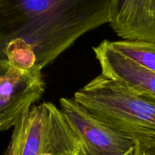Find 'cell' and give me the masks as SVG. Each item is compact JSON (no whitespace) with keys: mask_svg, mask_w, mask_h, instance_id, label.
Returning a JSON list of instances; mask_svg holds the SVG:
<instances>
[{"mask_svg":"<svg viewBox=\"0 0 155 155\" xmlns=\"http://www.w3.org/2000/svg\"><path fill=\"white\" fill-rule=\"evenodd\" d=\"M93 51L102 75L135 93L155 97V72L115 51L109 40L93 47Z\"/></svg>","mask_w":155,"mask_h":155,"instance_id":"cell-5","label":"cell"},{"mask_svg":"<svg viewBox=\"0 0 155 155\" xmlns=\"http://www.w3.org/2000/svg\"><path fill=\"white\" fill-rule=\"evenodd\" d=\"M39 155H89L59 107L47 103Z\"/></svg>","mask_w":155,"mask_h":155,"instance_id":"cell-7","label":"cell"},{"mask_svg":"<svg viewBox=\"0 0 155 155\" xmlns=\"http://www.w3.org/2000/svg\"><path fill=\"white\" fill-rule=\"evenodd\" d=\"M109 24L122 40L155 43V0H112Z\"/></svg>","mask_w":155,"mask_h":155,"instance_id":"cell-6","label":"cell"},{"mask_svg":"<svg viewBox=\"0 0 155 155\" xmlns=\"http://www.w3.org/2000/svg\"><path fill=\"white\" fill-rule=\"evenodd\" d=\"M45 88L41 70H21L0 58V133L13 128L42 98Z\"/></svg>","mask_w":155,"mask_h":155,"instance_id":"cell-4","label":"cell"},{"mask_svg":"<svg viewBox=\"0 0 155 155\" xmlns=\"http://www.w3.org/2000/svg\"><path fill=\"white\" fill-rule=\"evenodd\" d=\"M73 98L123 133L155 134V97L135 93L100 74L76 91Z\"/></svg>","mask_w":155,"mask_h":155,"instance_id":"cell-2","label":"cell"},{"mask_svg":"<svg viewBox=\"0 0 155 155\" xmlns=\"http://www.w3.org/2000/svg\"><path fill=\"white\" fill-rule=\"evenodd\" d=\"M59 110L89 155H135L131 135L102 122L72 98H61Z\"/></svg>","mask_w":155,"mask_h":155,"instance_id":"cell-3","label":"cell"},{"mask_svg":"<svg viewBox=\"0 0 155 155\" xmlns=\"http://www.w3.org/2000/svg\"><path fill=\"white\" fill-rule=\"evenodd\" d=\"M112 0H0V58L43 68L81 36L109 22Z\"/></svg>","mask_w":155,"mask_h":155,"instance_id":"cell-1","label":"cell"},{"mask_svg":"<svg viewBox=\"0 0 155 155\" xmlns=\"http://www.w3.org/2000/svg\"><path fill=\"white\" fill-rule=\"evenodd\" d=\"M114 49L144 68L155 72V43L140 41H109Z\"/></svg>","mask_w":155,"mask_h":155,"instance_id":"cell-9","label":"cell"},{"mask_svg":"<svg viewBox=\"0 0 155 155\" xmlns=\"http://www.w3.org/2000/svg\"><path fill=\"white\" fill-rule=\"evenodd\" d=\"M131 136L136 144L135 155H155L154 133H135Z\"/></svg>","mask_w":155,"mask_h":155,"instance_id":"cell-10","label":"cell"},{"mask_svg":"<svg viewBox=\"0 0 155 155\" xmlns=\"http://www.w3.org/2000/svg\"><path fill=\"white\" fill-rule=\"evenodd\" d=\"M46 110L47 102L35 104L20 118L4 155H39Z\"/></svg>","mask_w":155,"mask_h":155,"instance_id":"cell-8","label":"cell"}]
</instances>
